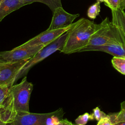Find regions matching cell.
Segmentation results:
<instances>
[{"label":"cell","mask_w":125,"mask_h":125,"mask_svg":"<svg viewBox=\"0 0 125 125\" xmlns=\"http://www.w3.org/2000/svg\"><path fill=\"white\" fill-rule=\"evenodd\" d=\"M28 60L16 62H0V85L14 84L17 76Z\"/></svg>","instance_id":"8992f818"},{"label":"cell","mask_w":125,"mask_h":125,"mask_svg":"<svg viewBox=\"0 0 125 125\" xmlns=\"http://www.w3.org/2000/svg\"><path fill=\"white\" fill-rule=\"evenodd\" d=\"M108 115L106 114L104 112L102 111L99 107H96L94 108L92 110V113L90 114L91 119L90 120H96L97 121H99L101 119L107 117Z\"/></svg>","instance_id":"d6986e66"},{"label":"cell","mask_w":125,"mask_h":125,"mask_svg":"<svg viewBox=\"0 0 125 125\" xmlns=\"http://www.w3.org/2000/svg\"><path fill=\"white\" fill-rule=\"evenodd\" d=\"M111 23L117 29L125 44V12L119 8L111 9Z\"/></svg>","instance_id":"7c38bea8"},{"label":"cell","mask_w":125,"mask_h":125,"mask_svg":"<svg viewBox=\"0 0 125 125\" xmlns=\"http://www.w3.org/2000/svg\"><path fill=\"white\" fill-rule=\"evenodd\" d=\"M74 125H77V124H74Z\"/></svg>","instance_id":"4dcf8cb0"},{"label":"cell","mask_w":125,"mask_h":125,"mask_svg":"<svg viewBox=\"0 0 125 125\" xmlns=\"http://www.w3.org/2000/svg\"><path fill=\"white\" fill-rule=\"evenodd\" d=\"M27 4H31L34 2H40L45 4L53 12L55 9L59 7L62 6L61 0H21Z\"/></svg>","instance_id":"5bb4252c"},{"label":"cell","mask_w":125,"mask_h":125,"mask_svg":"<svg viewBox=\"0 0 125 125\" xmlns=\"http://www.w3.org/2000/svg\"><path fill=\"white\" fill-rule=\"evenodd\" d=\"M99 26V24H95L85 18H81L73 23L67 31L65 43L61 52L66 54L79 52L87 46Z\"/></svg>","instance_id":"6da1fadb"},{"label":"cell","mask_w":125,"mask_h":125,"mask_svg":"<svg viewBox=\"0 0 125 125\" xmlns=\"http://www.w3.org/2000/svg\"><path fill=\"white\" fill-rule=\"evenodd\" d=\"M113 44H125L117 29L106 17L99 24L98 28L92 35L86 47Z\"/></svg>","instance_id":"7a4b0ae2"},{"label":"cell","mask_w":125,"mask_h":125,"mask_svg":"<svg viewBox=\"0 0 125 125\" xmlns=\"http://www.w3.org/2000/svg\"><path fill=\"white\" fill-rule=\"evenodd\" d=\"M26 5L21 0H3L0 4V21L12 12Z\"/></svg>","instance_id":"4fadbf2b"},{"label":"cell","mask_w":125,"mask_h":125,"mask_svg":"<svg viewBox=\"0 0 125 125\" xmlns=\"http://www.w3.org/2000/svg\"><path fill=\"white\" fill-rule=\"evenodd\" d=\"M43 45L16 47L9 51L0 52V59L3 62H16L29 59L33 57Z\"/></svg>","instance_id":"5b68a950"},{"label":"cell","mask_w":125,"mask_h":125,"mask_svg":"<svg viewBox=\"0 0 125 125\" xmlns=\"http://www.w3.org/2000/svg\"><path fill=\"white\" fill-rule=\"evenodd\" d=\"M57 125H74V124L67 119H62Z\"/></svg>","instance_id":"603a6c76"},{"label":"cell","mask_w":125,"mask_h":125,"mask_svg":"<svg viewBox=\"0 0 125 125\" xmlns=\"http://www.w3.org/2000/svg\"><path fill=\"white\" fill-rule=\"evenodd\" d=\"M67 33L62 34L56 40L44 46L33 57L29 59L27 62L23 67L18 75L17 76L16 81L22 76L25 75L32 67L38 62L42 61L57 50L60 51L62 49L66 39Z\"/></svg>","instance_id":"3957f363"},{"label":"cell","mask_w":125,"mask_h":125,"mask_svg":"<svg viewBox=\"0 0 125 125\" xmlns=\"http://www.w3.org/2000/svg\"><path fill=\"white\" fill-rule=\"evenodd\" d=\"M3 62V61H2L0 59V62Z\"/></svg>","instance_id":"f546056e"},{"label":"cell","mask_w":125,"mask_h":125,"mask_svg":"<svg viewBox=\"0 0 125 125\" xmlns=\"http://www.w3.org/2000/svg\"><path fill=\"white\" fill-rule=\"evenodd\" d=\"M13 85L12 84L0 85V107L10 94Z\"/></svg>","instance_id":"e0dca14e"},{"label":"cell","mask_w":125,"mask_h":125,"mask_svg":"<svg viewBox=\"0 0 125 125\" xmlns=\"http://www.w3.org/2000/svg\"><path fill=\"white\" fill-rule=\"evenodd\" d=\"M53 113H17L14 122L15 125H48L49 118Z\"/></svg>","instance_id":"ba28073f"},{"label":"cell","mask_w":125,"mask_h":125,"mask_svg":"<svg viewBox=\"0 0 125 125\" xmlns=\"http://www.w3.org/2000/svg\"><path fill=\"white\" fill-rule=\"evenodd\" d=\"M2 1H3V0H0V4L1 3V2Z\"/></svg>","instance_id":"f1b7e54d"},{"label":"cell","mask_w":125,"mask_h":125,"mask_svg":"<svg viewBox=\"0 0 125 125\" xmlns=\"http://www.w3.org/2000/svg\"><path fill=\"white\" fill-rule=\"evenodd\" d=\"M119 0H107L105 5L110 8V9H117L119 8Z\"/></svg>","instance_id":"44dd1931"},{"label":"cell","mask_w":125,"mask_h":125,"mask_svg":"<svg viewBox=\"0 0 125 125\" xmlns=\"http://www.w3.org/2000/svg\"><path fill=\"white\" fill-rule=\"evenodd\" d=\"M53 12L51 23L47 29L49 31L63 28L71 25L80 15L79 14H70L65 11L62 6L57 7Z\"/></svg>","instance_id":"9c48e42d"},{"label":"cell","mask_w":125,"mask_h":125,"mask_svg":"<svg viewBox=\"0 0 125 125\" xmlns=\"http://www.w3.org/2000/svg\"><path fill=\"white\" fill-rule=\"evenodd\" d=\"M72 24L63 28H60L50 31L46 30L35 37L30 39L25 43L20 45V46L26 47L38 45H43L45 46L53 42L62 34L67 32L71 27Z\"/></svg>","instance_id":"52a82bcc"},{"label":"cell","mask_w":125,"mask_h":125,"mask_svg":"<svg viewBox=\"0 0 125 125\" xmlns=\"http://www.w3.org/2000/svg\"><path fill=\"white\" fill-rule=\"evenodd\" d=\"M17 114L12 94H10L0 107V117L5 124L14 122Z\"/></svg>","instance_id":"30bf717a"},{"label":"cell","mask_w":125,"mask_h":125,"mask_svg":"<svg viewBox=\"0 0 125 125\" xmlns=\"http://www.w3.org/2000/svg\"><path fill=\"white\" fill-rule=\"evenodd\" d=\"M5 124L4 123H3L2 120H1L0 119V125H4Z\"/></svg>","instance_id":"83f0119b"},{"label":"cell","mask_w":125,"mask_h":125,"mask_svg":"<svg viewBox=\"0 0 125 125\" xmlns=\"http://www.w3.org/2000/svg\"><path fill=\"white\" fill-rule=\"evenodd\" d=\"M100 9V2L97 1V2L92 4L89 7L87 13V16L90 19H95L99 14Z\"/></svg>","instance_id":"ac0fdd59"},{"label":"cell","mask_w":125,"mask_h":125,"mask_svg":"<svg viewBox=\"0 0 125 125\" xmlns=\"http://www.w3.org/2000/svg\"><path fill=\"white\" fill-rule=\"evenodd\" d=\"M33 89V84L27 80L26 77L20 83L12 85L11 92L17 113L29 112V100Z\"/></svg>","instance_id":"277c9868"},{"label":"cell","mask_w":125,"mask_h":125,"mask_svg":"<svg viewBox=\"0 0 125 125\" xmlns=\"http://www.w3.org/2000/svg\"><path fill=\"white\" fill-rule=\"evenodd\" d=\"M90 114L88 113H85L79 116L75 120L76 124L78 125H85L89 120H90Z\"/></svg>","instance_id":"ffe728a7"},{"label":"cell","mask_w":125,"mask_h":125,"mask_svg":"<svg viewBox=\"0 0 125 125\" xmlns=\"http://www.w3.org/2000/svg\"><path fill=\"white\" fill-rule=\"evenodd\" d=\"M4 125H15V124L14 122H10V123H6Z\"/></svg>","instance_id":"484cf974"},{"label":"cell","mask_w":125,"mask_h":125,"mask_svg":"<svg viewBox=\"0 0 125 125\" xmlns=\"http://www.w3.org/2000/svg\"><path fill=\"white\" fill-rule=\"evenodd\" d=\"M111 62L112 66L116 70L125 75V58L113 56Z\"/></svg>","instance_id":"9a60e30c"},{"label":"cell","mask_w":125,"mask_h":125,"mask_svg":"<svg viewBox=\"0 0 125 125\" xmlns=\"http://www.w3.org/2000/svg\"><path fill=\"white\" fill-rule=\"evenodd\" d=\"M113 125H125V121L117 122L116 123L113 124Z\"/></svg>","instance_id":"d4e9b609"},{"label":"cell","mask_w":125,"mask_h":125,"mask_svg":"<svg viewBox=\"0 0 125 125\" xmlns=\"http://www.w3.org/2000/svg\"><path fill=\"white\" fill-rule=\"evenodd\" d=\"M85 51H102L114 57L125 58V45L124 44H113L98 46L85 47L79 52Z\"/></svg>","instance_id":"8fae6325"},{"label":"cell","mask_w":125,"mask_h":125,"mask_svg":"<svg viewBox=\"0 0 125 125\" xmlns=\"http://www.w3.org/2000/svg\"><path fill=\"white\" fill-rule=\"evenodd\" d=\"M119 8L122 10H125V0H119Z\"/></svg>","instance_id":"cb8c5ba5"},{"label":"cell","mask_w":125,"mask_h":125,"mask_svg":"<svg viewBox=\"0 0 125 125\" xmlns=\"http://www.w3.org/2000/svg\"><path fill=\"white\" fill-rule=\"evenodd\" d=\"M112 124H115L119 122L125 121V101L121 103V110L118 113H113L109 115Z\"/></svg>","instance_id":"2e32d148"},{"label":"cell","mask_w":125,"mask_h":125,"mask_svg":"<svg viewBox=\"0 0 125 125\" xmlns=\"http://www.w3.org/2000/svg\"><path fill=\"white\" fill-rule=\"evenodd\" d=\"M97 125H113L110 118L108 115L107 117L101 119L98 122Z\"/></svg>","instance_id":"7402d4cb"},{"label":"cell","mask_w":125,"mask_h":125,"mask_svg":"<svg viewBox=\"0 0 125 125\" xmlns=\"http://www.w3.org/2000/svg\"><path fill=\"white\" fill-rule=\"evenodd\" d=\"M97 1L100 2H104V4L106 3L107 2V0H97Z\"/></svg>","instance_id":"4316f807"}]
</instances>
